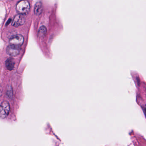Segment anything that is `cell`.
<instances>
[{"instance_id":"cell-7","label":"cell","mask_w":146,"mask_h":146,"mask_svg":"<svg viewBox=\"0 0 146 146\" xmlns=\"http://www.w3.org/2000/svg\"><path fill=\"white\" fill-rule=\"evenodd\" d=\"M42 10H43V7H42V3L40 2H37L34 7V14L36 15H39L42 13Z\"/></svg>"},{"instance_id":"cell-5","label":"cell","mask_w":146,"mask_h":146,"mask_svg":"<svg viewBox=\"0 0 146 146\" xmlns=\"http://www.w3.org/2000/svg\"><path fill=\"white\" fill-rule=\"evenodd\" d=\"M21 48L19 46L10 44L7 47V52L8 54L11 56H18L20 52Z\"/></svg>"},{"instance_id":"cell-6","label":"cell","mask_w":146,"mask_h":146,"mask_svg":"<svg viewBox=\"0 0 146 146\" xmlns=\"http://www.w3.org/2000/svg\"><path fill=\"white\" fill-rule=\"evenodd\" d=\"M15 62L13 59L9 58L6 60L5 62L6 68L8 70L12 71L13 69L15 66Z\"/></svg>"},{"instance_id":"cell-8","label":"cell","mask_w":146,"mask_h":146,"mask_svg":"<svg viewBox=\"0 0 146 146\" xmlns=\"http://www.w3.org/2000/svg\"><path fill=\"white\" fill-rule=\"evenodd\" d=\"M47 29L44 26H42L39 29L38 35L39 37L43 38L45 36L47 33Z\"/></svg>"},{"instance_id":"cell-2","label":"cell","mask_w":146,"mask_h":146,"mask_svg":"<svg viewBox=\"0 0 146 146\" xmlns=\"http://www.w3.org/2000/svg\"><path fill=\"white\" fill-rule=\"evenodd\" d=\"M10 106L8 102L4 101L0 105V117L5 118L8 115L10 111Z\"/></svg>"},{"instance_id":"cell-1","label":"cell","mask_w":146,"mask_h":146,"mask_svg":"<svg viewBox=\"0 0 146 146\" xmlns=\"http://www.w3.org/2000/svg\"><path fill=\"white\" fill-rule=\"evenodd\" d=\"M16 9L20 14H25L30 10V3L27 0L20 1L16 4Z\"/></svg>"},{"instance_id":"cell-4","label":"cell","mask_w":146,"mask_h":146,"mask_svg":"<svg viewBox=\"0 0 146 146\" xmlns=\"http://www.w3.org/2000/svg\"><path fill=\"white\" fill-rule=\"evenodd\" d=\"M25 17L24 15L19 14L15 15L12 23V25L15 27H19L25 24Z\"/></svg>"},{"instance_id":"cell-3","label":"cell","mask_w":146,"mask_h":146,"mask_svg":"<svg viewBox=\"0 0 146 146\" xmlns=\"http://www.w3.org/2000/svg\"><path fill=\"white\" fill-rule=\"evenodd\" d=\"M24 42V37L21 35H16L10 38L9 42L11 45L20 47Z\"/></svg>"}]
</instances>
